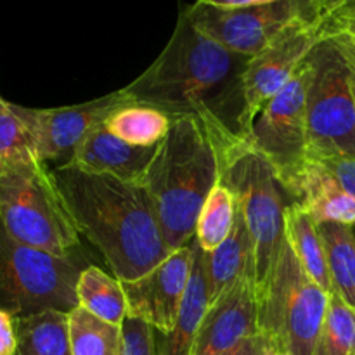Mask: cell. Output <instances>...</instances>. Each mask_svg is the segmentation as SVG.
<instances>
[{"label":"cell","instance_id":"obj_29","mask_svg":"<svg viewBox=\"0 0 355 355\" xmlns=\"http://www.w3.org/2000/svg\"><path fill=\"white\" fill-rule=\"evenodd\" d=\"M321 163L345 193L355 198V158L349 156H307Z\"/></svg>","mask_w":355,"mask_h":355},{"label":"cell","instance_id":"obj_32","mask_svg":"<svg viewBox=\"0 0 355 355\" xmlns=\"http://www.w3.org/2000/svg\"><path fill=\"white\" fill-rule=\"evenodd\" d=\"M231 355H266V340L260 333L250 336Z\"/></svg>","mask_w":355,"mask_h":355},{"label":"cell","instance_id":"obj_30","mask_svg":"<svg viewBox=\"0 0 355 355\" xmlns=\"http://www.w3.org/2000/svg\"><path fill=\"white\" fill-rule=\"evenodd\" d=\"M326 38H347L355 42V2L347 3L322 17Z\"/></svg>","mask_w":355,"mask_h":355},{"label":"cell","instance_id":"obj_12","mask_svg":"<svg viewBox=\"0 0 355 355\" xmlns=\"http://www.w3.org/2000/svg\"><path fill=\"white\" fill-rule=\"evenodd\" d=\"M123 103L128 99L116 90L75 106L40 110L12 104V110L30 134L35 155L51 168H58L68 165L83 139Z\"/></svg>","mask_w":355,"mask_h":355},{"label":"cell","instance_id":"obj_23","mask_svg":"<svg viewBox=\"0 0 355 355\" xmlns=\"http://www.w3.org/2000/svg\"><path fill=\"white\" fill-rule=\"evenodd\" d=\"M326 260H328L331 291L355 311V236L352 225L326 222L319 224Z\"/></svg>","mask_w":355,"mask_h":355},{"label":"cell","instance_id":"obj_37","mask_svg":"<svg viewBox=\"0 0 355 355\" xmlns=\"http://www.w3.org/2000/svg\"><path fill=\"white\" fill-rule=\"evenodd\" d=\"M352 92H354V97H355V73L352 71Z\"/></svg>","mask_w":355,"mask_h":355},{"label":"cell","instance_id":"obj_5","mask_svg":"<svg viewBox=\"0 0 355 355\" xmlns=\"http://www.w3.org/2000/svg\"><path fill=\"white\" fill-rule=\"evenodd\" d=\"M217 148L220 156V182L234 193L252 236L255 291L259 298L272 279L286 241V193L269 162L257 153L246 139L229 137L217 141Z\"/></svg>","mask_w":355,"mask_h":355},{"label":"cell","instance_id":"obj_22","mask_svg":"<svg viewBox=\"0 0 355 355\" xmlns=\"http://www.w3.org/2000/svg\"><path fill=\"white\" fill-rule=\"evenodd\" d=\"M78 307L101 321L114 326H123L127 319V298L120 279L110 276L99 267L89 266L80 272L76 283Z\"/></svg>","mask_w":355,"mask_h":355},{"label":"cell","instance_id":"obj_38","mask_svg":"<svg viewBox=\"0 0 355 355\" xmlns=\"http://www.w3.org/2000/svg\"><path fill=\"white\" fill-rule=\"evenodd\" d=\"M352 229H354V236H355V225H352Z\"/></svg>","mask_w":355,"mask_h":355},{"label":"cell","instance_id":"obj_20","mask_svg":"<svg viewBox=\"0 0 355 355\" xmlns=\"http://www.w3.org/2000/svg\"><path fill=\"white\" fill-rule=\"evenodd\" d=\"M173 116L155 106L141 103H123L111 111L104 127L114 137L141 148L158 146L168 134Z\"/></svg>","mask_w":355,"mask_h":355},{"label":"cell","instance_id":"obj_28","mask_svg":"<svg viewBox=\"0 0 355 355\" xmlns=\"http://www.w3.org/2000/svg\"><path fill=\"white\" fill-rule=\"evenodd\" d=\"M123 355H156L155 331L149 324L139 319H125L123 326Z\"/></svg>","mask_w":355,"mask_h":355},{"label":"cell","instance_id":"obj_7","mask_svg":"<svg viewBox=\"0 0 355 355\" xmlns=\"http://www.w3.org/2000/svg\"><path fill=\"white\" fill-rule=\"evenodd\" d=\"M76 260L61 259L14 238L0 220V311L26 318L78 307Z\"/></svg>","mask_w":355,"mask_h":355},{"label":"cell","instance_id":"obj_15","mask_svg":"<svg viewBox=\"0 0 355 355\" xmlns=\"http://www.w3.org/2000/svg\"><path fill=\"white\" fill-rule=\"evenodd\" d=\"M156 149L158 146L141 148L127 144L101 123L83 139L68 165L94 175H110L123 182L141 184Z\"/></svg>","mask_w":355,"mask_h":355},{"label":"cell","instance_id":"obj_19","mask_svg":"<svg viewBox=\"0 0 355 355\" xmlns=\"http://www.w3.org/2000/svg\"><path fill=\"white\" fill-rule=\"evenodd\" d=\"M284 234L309 277L326 291H331V277L319 225L302 205L293 201L288 203L284 211Z\"/></svg>","mask_w":355,"mask_h":355},{"label":"cell","instance_id":"obj_14","mask_svg":"<svg viewBox=\"0 0 355 355\" xmlns=\"http://www.w3.org/2000/svg\"><path fill=\"white\" fill-rule=\"evenodd\" d=\"M259 333L255 277L245 276L208 305L196 336L194 355H231Z\"/></svg>","mask_w":355,"mask_h":355},{"label":"cell","instance_id":"obj_24","mask_svg":"<svg viewBox=\"0 0 355 355\" xmlns=\"http://www.w3.org/2000/svg\"><path fill=\"white\" fill-rule=\"evenodd\" d=\"M69 338L73 355H123L121 326L101 321L82 307L69 312Z\"/></svg>","mask_w":355,"mask_h":355},{"label":"cell","instance_id":"obj_36","mask_svg":"<svg viewBox=\"0 0 355 355\" xmlns=\"http://www.w3.org/2000/svg\"><path fill=\"white\" fill-rule=\"evenodd\" d=\"M266 355H291L290 352H286V350H281V349H276V347H270L266 343Z\"/></svg>","mask_w":355,"mask_h":355},{"label":"cell","instance_id":"obj_3","mask_svg":"<svg viewBox=\"0 0 355 355\" xmlns=\"http://www.w3.org/2000/svg\"><path fill=\"white\" fill-rule=\"evenodd\" d=\"M220 182V156L210 128L196 116H173L141 186L170 252L196 238L198 215Z\"/></svg>","mask_w":355,"mask_h":355},{"label":"cell","instance_id":"obj_9","mask_svg":"<svg viewBox=\"0 0 355 355\" xmlns=\"http://www.w3.org/2000/svg\"><path fill=\"white\" fill-rule=\"evenodd\" d=\"M314 64L309 55L291 82L263 106L246 142L269 162L284 193L307 163V97Z\"/></svg>","mask_w":355,"mask_h":355},{"label":"cell","instance_id":"obj_34","mask_svg":"<svg viewBox=\"0 0 355 355\" xmlns=\"http://www.w3.org/2000/svg\"><path fill=\"white\" fill-rule=\"evenodd\" d=\"M331 40L335 42L336 47L340 49V52L343 54V58H345L347 62H349L350 69L355 73V42L347 40V38H340V37L331 38Z\"/></svg>","mask_w":355,"mask_h":355},{"label":"cell","instance_id":"obj_13","mask_svg":"<svg viewBox=\"0 0 355 355\" xmlns=\"http://www.w3.org/2000/svg\"><path fill=\"white\" fill-rule=\"evenodd\" d=\"M194 266V239L168 253L144 276L120 281L127 298V318L139 319L153 329L170 333L177 324Z\"/></svg>","mask_w":355,"mask_h":355},{"label":"cell","instance_id":"obj_25","mask_svg":"<svg viewBox=\"0 0 355 355\" xmlns=\"http://www.w3.org/2000/svg\"><path fill=\"white\" fill-rule=\"evenodd\" d=\"M238 214V200L225 184L218 182L201 207L196 224V241L205 252H214L231 234Z\"/></svg>","mask_w":355,"mask_h":355},{"label":"cell","instance_id":"obj_2","mask_svg":"<svg viewBox=\"0 0 355 355\" xmlns=\"http://www.w3.org/2000/svg\"><path fill=\"white\" fill-rule=\"evenodd\" d=\"M52 175L78 234L99 250L116 279H137L168 257L141 184L94 175L71 165L52 168Z\"/></svg>","mask_w":355,"mask_h":355},{"label":"cell","instance_id":"obj_27","mask_svg":"<svg viewBox=\"0 0 355 355\" xmlns=\"http://www.w3.org/2000/svg\"><path fill=\"white\" fill-rule=\"evenodd\" d=\"M35 153L30 134L12 110V103L0 97V159Z\"/></svg>","mask_w":355,"mask_h":355},{"label":"cell","instance_id":"obj_21","mask_svg":"<svg viewBox=\"0 0 355 355\" xmlns=\"http://www.w3.org/2000/svg\"><path fill=\"white\" fill-rule=\"evenodd\" d=\"M16 336L14 355H73L68 312L45 311L16 318Z\"/></svg>","mask_w":355,"mask_h":355},{"label":"cell","instance_id":"obj_10","mask_svg":"<svg viewBox=\"0 0 355 355\" xmlns=\"http://www.w3.org/2000/svg\"><path fill=\"white\" fill-rule=\"evenodd\" d=\"M184 10L201 33L246 58L260 54L298 21L321 17L314 0H274L239 9H217L194 2Z\"/></svg>","mask_w":355,"mask_h":355},{"label":"cell","instance_id":"obj_31","mask_svg":"<svg viewBox=\"0 0 355 355\" xmlns=\"http://www.w3.org/2000/svg\"><path fill=\"white\" fill-rule=\"evenodd\" d=\"M17 345L16 318L0 311V355H14Z\"/></svg>","mask_w":355,"mask_h":355},{"label":"cell","instance_id":"obj_33","mask_svg":"<svg viewBox=\"0 0 355 355\" xmlns=\"http://www.w3.org/2000/svg\"><path fill=\"white\" fill-rule=\"evenodd\" d=\"M269 2H274V0H196V3L217 7V9H239V7H252Z\"/></svg>","mask_w":355,"mask_h":355},{"label":"cell","instance_id":"obj_1","mask_svg":"<svg viewBox=\"0 0 355 355\" xmlns=\"http://www.w3.org/2000/svg\"><path fill=\"white\" fill-rule=\"evenodd\" d=\"M248 61L201 33L182 9L162 54L120 92L170 116L200 118L215 139H245L243 76Z\"/></svg>","mask_w":355,"mask_h":355},{"label":"cell","instance_id":"obj_4","mask_svg":"<svg viewBox=\"0 0 355 355\" xmlns=\"http://www.w3.org/2000/svg\"><path fill=\"white\" fill-rule=\"evenodd\" d=\"M0 220L19 241L80 262V234L52 168L35 153L0 159Z\"/></svg>","mask_w":355,"mask_h":355},{"label":"cell","instance_id":"obj_26","mask_svg":"<svg viewBox=\"0 0 355 355\" xmlns=\"http://www.w3.org/2000/svg\"><path fill=\"white\" fill-rule=\"evenodd\" d=\"M314 355H355V311L329 291V304Z\"/></svg>","mask_w":355,"mask_h":355},{"label":"cell","instance_id":"obj_35","mask_svg":"<svg viewBox=\"0 0 355 355\" xmlns=\"http://www.w3.org/2000/svg\"><path fill=\"white\" fill-rule=\"evenodd\" d=\"M355 2V0H314L315 7H318L321 17H326L328 14H331L333 10L340 9V7L347 6V3Z\"/></svg>","mask_w":355,"mask_h":355},{"label":"cell","instance_id":"obj_16","mask_svg":"<svg viewBox=\"0 0 355 355\" xmlns=\"http://www.w3.org/2000/svg\"><path fill=\"white\" fill-rule=\"evenodd\" d=\"M286 194L293 203L302 205L318 225L326 222L355 225V198L345 193L315 159L307 158L304 170Z\"/></svg>","mask_w":355,"mask_h":355},{"label":"cell","instance_id":"obj_8","mask_svg":"<svg viewBox=\"0 0 355 355\" xmlns=\"http://www.w3.org/2000/svg\"><path fill=\"white\" fill-rule=\"evenodd\" d=\"M314 64L307 97V156L355 158L352 69L331 38L311 52Z\"/></svg>","mask_w":355,"mask_h":355},{"label":"cell","instance_id":"obj_17","mask_svg":"<svg viewBox=\"0 0 355 355\" xmlns=\"http://www.w3.org/2000/svg\"><path fill=\"white\" fill-rule=\"evenodd\" d=\"M208 309V286H207V259L205 250L198 245L194 238V266L191 274L189 288L184 298L182 311L177 319L175 328L170 333L155 331V354L156 355H194L198 329L201 319Z\"/></svg>","mask_w":355,"mask_h":355},{"label":"cell","instance_id":"obj_11","mask_svg":"<svg viewBox=\"0 0 355 355\" xmlns=\"http://www.w3.org/2000/svg\"><path fill=\"white\" fill-rule=\"evenodd\" d=\"M326 38L322 19H304L279 35L260 54L250 58L243 76V137H248L260 111L291 82L311 52Z\"/></svg>","mask_w":355,"mask_h":355},{"label":"cell","instance_id":"obj_18","mask_svg":"<svg viewBox=\"0 0 355 355\" xmlns=\"http://www.w3.org/2000/svg\"><path fill=\"white\" fill-rule=\"evenodd\" d=\"M205 259H207L208 305L217 302L241 277H255L253 241L239 207L229 238L214 252H205Z\"/></svg>","mask_w":355,"mask_h":355},{"label":"cell","instance_id":"obj_6","mask_svg":"<svg viewBox=\"0 0 355 355\" xmlns=\"http://www.w3.org/2000/svg\"><path fill=\"white\" fill-rule=\"evenodd\" d=\"M328 304L329 291L309 277L284 241L272 279L257 298L259 333L267 345L291 355H314Z\"/></svg>","mask_w":355,"mask_h":355}]
</instances>
